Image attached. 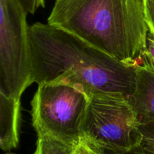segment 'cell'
<instances>
[{"instance_id":"obj_1","label":"cell","mask_w":154,"mask_h":154,"mask_svg":"<svg viewBox=\"0 0 154 154\" xmlns=\"http://www.w3.org/2000/svg\"><path fill=\"white\" fill-rule=\"evenodd\" d=\"M32 81L38 85L63 83L89 96H129L135 85V66L117 61L75 35L49 23L29 26Z\"/></svg>"},{"instance_id":"obj_2","label":"cell","mask_w":154,"mask_h":154,"mask_svg":"<svg viewBox=\"0 0 154 154\" xmlns=\"http://www.w3.org/2000/svg\"><path fill=\"white\" fill-rule=\"evenodd\" d=\"M48 23L128 66L147 61L149 29L142 0H56Z\"/></svg>"},{"instance_id":"obj_3","label":"cell","mask_w":154,"mask_h":154,"mask_svg":"<svg viewBox=\"0 0 154 154\" xmlns=\"http://www.w3.org/2000/svg\"><path fill=\"white\" fill-rule=\"evenodd\" d=\"M90 96L63 83L38 84L32 101V125L38 135H50L77 146L83 138V124Z\"/></svg>"},{"instance_id":"obj_4","label":"cell","mask_w":154,"mask_h":154,"mask_svg":"<svg viewBox=\"0 0 154 154\" xmlns=\"http://www.w3.org/2000/svg\"><path fill=\"white\" fill-rule=\"evenodd\" d=\"M82 129V139L120 154L131 151L141 138L139 117L122 94L90 96Z\"/></svg>"},{"instance_id":"obj_5","label":"cell","mask_w":154,"mask_h":154,"mask_svg":"<svg viewBox=\"0 0 154 154\" xmlns=\"http://www.w3.org/2000/svg\"><path fill=\"white\" fill-rule=\"evenodd\" d=\"M26 15L17 0H0V93L16 99L33 84Z\"/></svg>"},{"instance_id":"obj_6","label":"cell","mask_w":154,"mask_h":154,"mask_svg":"<svg viewBox=\"0 0 154 154\" xmlns=\"http://www.w3.org/2000/svg\"><path fill=\"white\" fill-rule=\"evenodd\" d=\"M129 101L139 118L154 120V67L147 58L136 67L135 90Z\"/></svg>"},{"instance_id":"obj_7","label":"cell","mask_w":154,"mask_h":154,"mask_svg":"<svg viewBox=\"0 0 154 154\" xmlns=\"http://www.w3.org/2000/svg\"><path fill=\"white\" fill-rule=\"evenodd\" d=\"M20 119V99L0 93V147L4 151L18 145Z\"/></svg>"},{"instance_id":"obj_8","label":"cell","mask_w":154,"mask_h":154,"mask_svg":"<svg viewBox=\"0 0 154 154\" xmlns=\"http://www.w3.org/2000/svg\"><path fill=\"white\" fill-rule=\"evenodd\" d=\"M76 146L50 135H38L34 154H74Z\"/></svg>"},{"instance_id":"obj_9","label":"cell","mask_w":154,"mask_h":154,"mask_svg":"<svg viewBox=\"0 0 154 154\" xmlns=\"http://www.w3.org/2000/svg\"><path fill=\"white\" fill-rule=\"evenodd\" d=\"M139 119L141 141L135 148L126 154H154V120Z\"/></svg>"},{"instance_id":"obj_10","label":"cell","mask_w":154,"mask_h":154,"mask_svg":"<svg viewBox=\"0 0 154 154\" xmlns=\"http://www.w3.org/2000/svg\"><path fill=\"white\" fill-rule=\"evenodd\" d=\"M77 148L81 154H120L98 147L85 139H82L80 141L77 145Z\"/></svg>"},{"instance_id":"obj_11","label":"cell","mask_w":154,"mask_h":154,"mask_svg":"<svg viewBox=\"0 0 154 154\" xmlns=\"http://www.w3.org/2000/svg\"><path fill=\"white\" fill-rule=\"evenodd\" d=\"M26 14H34L40 7H45V0H17Z\"/></svg>"},{"instance_id":"obj_12","label":"cell","mask_w":154,"mask_h":154,"mask_svg":"<svg viewBox=\"0 0 154 154\" xmlns=\"http://www.w3.org/2000/svg\"><path fill=\"white\" fill-rule=\"evenodd\" d=\"M146 57L147 60L154 67V36L149 32L147 35V52Z\"/></svg>"},{"instance_id":"obj_13","label":"cell","mask_w":154,"mask_h":154,"mask_svg":"<svg viewBox=\"0 0 154 154\" xmlns=\"http://www.w3.org/2000/svg\"><path fill=\"white\" fill-rule=\"evenodd\" d=\"M74 154H81V153H80L79 150H78V149L77 148V146H76V147H75V153H74Z\"/></svg>"},{"instance_id":"obj_14","label":"cell","mask_w":154,"mask_h":154,"mask_svg":"<svg viewBox=\"0 0 154 154\" xmlns=\"http://www.w3.org/2000/svg\"><path fill=\"white\" fill-rule=\"evenodd\" d=\"M5 154H16V153H10V152H8V153H6Z\"/></svg>"}]
</instances>
